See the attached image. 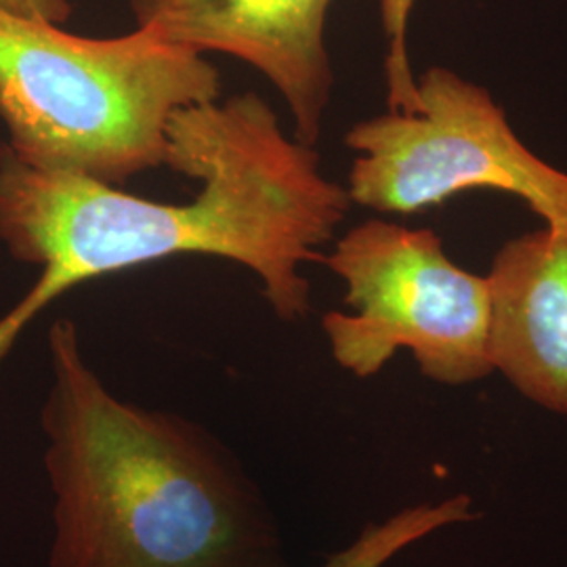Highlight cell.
<instances>
[{"label":"cell","mask_w":567,"mask_h":567,"mask_svg":"<svg viewBox=\"0 0 567 567\" xmlns=\"http://www.w3.org/2000/svg\"><path fill=\"white\" fill-rule=\"evenodd\" d=\"M168 168L203 183L185 204L49 173L0 145V243L41 267L0 318V364L21 332L70 288L177 255L248 267L284 322L311 311L303 265L320 264L351 198L328 179L313 145L290 140L257 93L179 110L168 124Z\"/></svg>","instance_id":"1"},{"label":"cell","mask_w":567,"mask_h":567,"mask_svg":"<svg viewBox=\"0 0 567 567\" xmlns=\"http://www.w3.org/2000/svg\"><path fill=\"white\" fill-rule=\"evenodd\" d=\"M49 567H297L261 486L206 426L114 395L79 326L49 328Z\"/></svg>","instance_id":"2"},{"label":"cell","mask_w":567,"mask_h":567,"mask_svg":"<svg viewBox=\"0 0 567 567\" xmlns=\"http://www.w3.org/2000/svg\"><path fill=\"white\" fill-rule=\"evenodd\" d=\"M219 70L150 28L86 39L0 9V121L20 161L121 187L166 166L168 124L217 102Z\"/></svg>","instance_id":"3"},{"label":"cell","mask_w":567,"mask_h":567,"mask_svg":"<svg viewBox=\"0 0 567 567\" xmlns=\"http://www.w3.org/2000/svg\"><path fill=\"white\" fill-rule=\"evenodd\" d=\"M320 264L343 280L349 307L322 318L326 341L355 379L377 377L398 351L440 385L494 374L487 278L454 264L435 231L368 219Z\"/></svg>","instance_id":"4"},{"label":"cell","mask_w":567,"mask_h":567,"mask_svg":"<svg viewBox=\"0 0 567 567\" xmlns=\"http://www.w3.org/2000/svg\"><path fill=\"white\" fill-rule=\"evenodd\" d=\"M419 81L421 110L358 122L344 145L351 203L386 215H416L466 194L492 189L519 198L548 229H567V173L517 137L503 105L450 68Z\"/></svg>","instance_id":"5"},{"label":"cell","mask_w":567,"mask_h":567,"mask_svg":"<svg viewBox=\"0 0 567 567\" xmlns=\"http://www.w3.org/2000/svg\"><path fill=\"white\" fill-rule=\"evenodd\" d=\"M140 28L198 53H227L271 82L290 110L295 137L320 140L334 72L326 49L332 0H128Z\"/></svg>","instance_id":"6"},{"label":"cell","mask_w":567,"mask_h":567,"mask_svg":"<svg viewBox=\"0 0 567 567\" xmlns=\"http://www.w3.org/2000/svg\"><path fill=\"white\" fill-rule=\"evenodd\" d=\"M486 278L494 372L527 402L567 416V229L508 240Z\"/></svg>","instance_id":"7"},{"label":"cell","mask_w":567,"mask_h":567,"mask_svg":"<svg viewBox=\"0 0 567 567\" xmlns=\"http://www.w3.org/2000/svg\"><path fill=\"white\" fill-rule=\"evenodd\" d=\"M475 519H480V511L466 492L408 505L385 519L368 522L351 543L326 555L324 561L316 567H386L408 548L437 532Z\"/></svg>","instance_id":"8"},{"label":"cell","mask_w":567,"mask_h":567,"mask_svg":"<svg viewBox=\"0 0 567 567\" xmlns=\"http://www.w3.org/2000/svg\"><path fill=\"white\" fill-rule=\"evenodd\" d=\"M414 9V0H381V21L389 41L386 51V103L393 112H419L421 95L419 81L408 60V21Z\"/></svg>","instance_id":"9"},{"label":"cell","mask_w":567,"mask_h":567,"mask_svg":"<svg viewBox=\"0 0 567 567\" xmlns=\"http://www.w3.org/2000/svg\"><path fill=\"white\" fill-rule=\"evenodd\" d=\"M0 9L23 18L53 21L60 25L72 16V4L68 0H0Z\"/></svg>","instance_id":"10"}]
</instances>
